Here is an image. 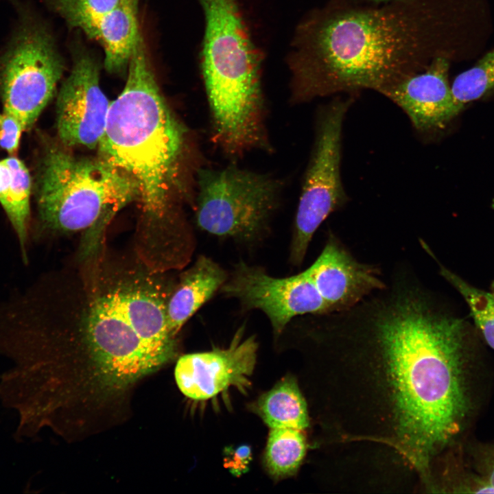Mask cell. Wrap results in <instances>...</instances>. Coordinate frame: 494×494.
<instances>
[{
  "instance_id": "11",
  "label": "cell",
  "mask_w": 494,
  "mask_h": 494,
  "mask_svg": "<svg viewBox=\"0 0 494 494\" xmlns=\"http://www.w3.org/2000/svg\"><path fill=\"white\" fill-rule=\"evenodd\" d=\"M71 71L56 102V129L65 147L97 148L104 132L110 102L99 84V65L82 45L72 49Z\"/></svg>"
},
{
  "instance_id": "8",
  "label": "cell",
  "mask_w": 494,
  "mask_h": 494,
  "mask_svg": "<svg viewBox=\"0 0 494 494\" xmlns=\"http://www.w3.org/2000/svg\"><path fill=\"white\" fill-rule=\"evenodd\" d=\"M353 98H336L320 110L315 141L304 176L290 246L291 263L303 261L312 237L348 197L341 175L342 125Z\"/></svg>"
},
{
  "instance_id": "4",
  "label": "cell",
  "mask_w": 494,
  "mask_h": 494,
  "mask_svg": "<svg viewBox=\"0 0 494 494\" xmlns=\"http://www.w3.org/2000/svg\"><path fill=\"white\" fill-rule=\"evenodd\" d=\"M172 291L148 274L107 277L91 296L85 319L89 353L104 382L123 387L176 353L167 304Z\"/></svg>"
},
{
  "instance_id": "1",
  "label": "cell",
  "mask_w": 494,
  "mask_h": 494,
  "mask_svg": "<svg viewBox=\"0 0 494 494\" xmlns=\"http://www.w3.org/2000/svg\"><path fill=\"white\" fill-rule=\"evenodd\" d=\"M348 333L379 353L393 384L401 432L421 460L460 436L476 408L472 331L407 268L343 313Z\"/></svg>"
},
{
  "instance_id": "21",
  "label": "cell",
  "mask_w": 494,
  "mask_h": 494,
  "mask_svg": "<svg viewBox=\"0 0 494 494\" xmlns=\"http://www.w3.org/2000/svg\"><path fill=\"white\" fill-rule=\"evenodd\" d=\"M453 97L462 109L494 90V49L469 69L460 73L451 86Z\"/></svg>"
},
{
  "instance_id": "22",
  "label": "cell",
  "mask_w": 494,
  "mask_h": 494,
  "mask_svg": "<svg viewBox=\"0 0 494 494\" xmlns=\"http://www.w3.org/2000/svg\"><path fill=\"white\" fill-rule=\"evenodd\" d=\"M464 466L471 493H494V443L469 446Z\"/></svg>"
},
{
  "instance_id": "20",
  "label": "cell",
  "mask_w": 494,
  "mask_h": 494,
  "mask_svg": "<svg viewBox=\"0 0 494 494\" xmlns=\"http://www.w3.org/2000/svg\"><path fill=\"white\" fill-rule=\"evenodd\" d=\"M50 8L71 27L95 39L99 23L118 0H47Z\"/></svg>"
},
{
  "instance_id": "12",
  "label": "cell",
  "mask_w": 494,
  "mask_h": 494,
  "mask_svg": "<svg viewBox=\"0 0 494 494\" xmlns=\"http://www.w3.org/2000/svg\"><path fill=\"white\" fill-rule=\"evenodd\" d=\"M244 327L225 349L186 354L178 360L174 375L181 392L196 401L213 398L235 387L242 392L250 385L258 344L255 336L244 339Z\"/></svg>"
},
{
  "instance_id": "17",
  "label": "cell",
  "mask_w": 494,
  "mask_h": 494,
  "mask_svg": "<svg viewBox=\"0 0 494 494\" xmlns=\"http://www.w3.org/2000/svg\"><path fill=\"white\" fill-rule=\"evenodd\" d=\"M257 411L270 428L303 430L309 424L306 403L291 375L283 377L259 399Z\"/></svg>"
},
{
  "instance_id": "15",
  "label": "cell",
  "mask_w": 494,
  "mask_h": 494,
  "mask_svg": "<svg viewBox=\"0 0 494 494\" xmlns=\"http://www.w3.org/2000/svg\"><path fill=\"white\" fill-rule=\"evenodd\" d=\"M140 0H118L101 19L95 40L104 51V67L111 73H120L128 67L140 36L138 8Z\"/></svg>"
},
{
  "instance_id": "10",
  "label": "cell",
  "mask_w": 494,
  "mask_h": 494,
  "mask_svg": "<svg viewBox=\"0 0 494 494\" xmlns=\"http://www.w3.org/2000/svg\"><path fill=\"white\" fill-rule=\"evenodd\" d=\"M220 290L246 309H259L269 319L276 336L295 317L331 314L330 308L305 270L277 278L264 269L237 263Z\"/></svg>"
},
{
  "instance_id": "19",
  "label": "cell",
  "mask_w": 494,
  "mask_h": 494,
  "mask_svg": "<svg viewBox=\"0 0 494 494\" xmlns=\"http://www.w3.org/2000/svg\"><path fill=\"white\" fill-rule=\"evenodd\" d=\"M439 265L440 275L462 296L486 343L494 349V298L491 292L470 285L454 272Z\"/></svg>"
},
{
  "instance_id": "5",
  "label": "cell",
  "mask_w": 494,
  "mask_h": 494,
  "mask_svg": "<svg viewBox=\"0 0 494 494\" xmlns=\"http://www.w3.org/2000/svg\"><path fill=\"white\" fill-rule=\"evenodd\" d=\"M206 19L202 71L212 138L226 154L270 149L259 58L235 0H199Z\"/></svg>"
},
{
  "instance_id": "18",
  "label": "cell",
  "mask_w": 494,
  "mask_h": 494,
  "mask_svg": "<svg viewBox=\"0 0 494 494\" xmlns=\"http://www.w3.org/2000/svg\"><path fill=\"white\" fill-rule=\"evenodd\" d=\"M306 451L301 430L271 428L264 454V463L274 478L290 476L299 467Z\"/></svg>"
},
{
  "instance_id": "23",
  "label": "cell",
  "mask_w": 494,
  "mask_h": 494,
  "mask_svg": "<svg viewBox=\"0 0 494 494\" xmlns=\"http://www.w3.org/2000/svg\"><path fill=\"white\" fill-rule=\"evenodd\" d=\"M24 130L23 125L16 117L3 111L0 113V147L10 156L16 153Z\"/></svg>"
},
{
  "instance_id": "13",
  "label": "cell",
  "mask_w": 494,
  "mask_h": 494,
  "mask_svg": "<svg viewBox=\"0 0 494 494\" xmlns=\"http://www.w3.org/2000/svg\"><path fill=\"white\" fill-rule=\"evenodd\" d=\"M449 58L438 56L423 71L380 92L409 117L422 134L444 129L463 109L455 101L448 80Z\"/></svg>"
},
{
  "instance_id": "14",
  "label": "cell",
  "mask_w": 494,
  "mask_h": 494,
  "mask_svg": "<svg viewBox=\"0 0 494 494\" xmlns=\"http://www.w3.org/2000/svg\"><path fill=\"white\" fill-rule=\"evenodd\" d=\"M228 278L226 271L213 259L200 256L183 274L167 304L169 330L176 336L186 322L221 288Z\"/></svg>"
},
{
  "instance_id": "6",
  "label": "cell",
  "mask_w": 494,
  "mask_h": 494,
  "mask_svg": "<svg viewBox=\"0 0 494 494\" xmlns=\"http://www.w3.org/2000/svg\"><path fill=\"white\" fill-rule=\"evenodd\" d=\"M140 199L137 182L100 156H78L61 143L48 147L40 163L36 200L40 220L61 232L104 223Z\"/></svg>"
},
{
  "instance_id": "3",
  "label": "cell",
  "mask_w": 494,
  "mask_h": 494,
  "mask_svg": "<svg viewBox=\"0 0 494 494\" xmlns=\"http://www.w3.org/2000/svg\"><path fill=\"white\" fill-rule=\"evenodd\" d=\"M186 134L160 91L141 36L97 148L102 158L137 182L144 211L154 220L162 219L169 209Z\"/></svg>"
},
{
  "instance_id": "24",
  "label": "cell",
  "mask_w": 494,
  "mask_h": 494,
  "mask_svg": "<svg viewBox=\"0 0 494 494\" xmlns=\"http://www.w3.org/2000/svg\"><path fill=\"white\" fill-rule=\"evenodd\" d=\"M361 1H364L366 2H373V3H381V2L388 1L390 0H361Z\"/></svg>"
},
{
  "instance_id": "9",
  "label": "cell",
  "mask_w": 494,
  "mask_h": 494,
  "mask_svg": "<svg viewBox=\"0 0 494 494\" xmlns=\"http://www.w3.org/2000/svg\"><path fill=\"white\" fill-rule=\"evenodd\" d=\"M64 71L54 39L44 24L26 18L0 57V95L3 112L25 130L52 98Z\"/></svg>"
},
{
  "instance_id": "7",
  "label": "cell",
  "mask_w": 494,
  "mask_h": 494,
  "mask_svg": "<svg viewBox=\"0 0 494 494\" xmlns=\"http://www.w3.org/2000/svg\"><path fill=\"white\" fill-rule=\"evenodd\" d=\"M196 176L200 229L246 243L263 236L279 204L280 180L235 165L200 168Z\"/></svg>"
},
{
  "instance_id": "25",
  "label": "cell",
  "mask_w": 494,
  "mask_h": 494,
  "mask_svg": "<svg viewBox=\"0 0 494 494\" xmlns=\"http://www.w3.org/2000/svg\"><path fill=\"white\" fill-rule=\"evenodd\" d=\"M491 293L493 295L494 298V281H493L491 285Z\"/></svg>"
},
{
  "instance_id": "16",
  "label": "cell",
  "mask_w": 494,
  "mask_h": 494,
  "mask_svg": "<svg viewBox=\"0 0 494 494\" xmlns=\"http://www.w3.org/2000/svg\"><path fill=\"white\" fill-rule=\"evenodd\" d=\"M31 189V176L23 161L15 156L0 161V204L17 234L25 261Z\"/></svg>"
},
{
  "instance_id": "2",
  "label": "cell",
  "mask_w": 494,
  "mask_h": 494,
  "mask_svg": "<svg viewBox=\"0 0 494 494\" xmlns=\"http://www.w3.org/2000/svg\"><path fill=\"white\" fill-rule=\"evenodd\" d=\"M440 0L368 5L336 1L300 27L291 61L298 102L372 89L380 93L425 69L440 48Z\"/></svg>"
}]
</instances>
